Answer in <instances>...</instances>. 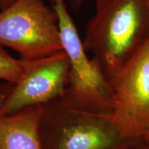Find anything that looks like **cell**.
Instances as JSON below:
<instances>
[{"label":"cell","mask_w":149,"mask_h":149,"mask_svg":"<svg viewBox=\"0 0 149 149\" xmlns=\"http://www.w3.org/2000/svg\"><path fill=\"white\" fill-rule=\"evenodd\" d=\"M83 44L107 79L149 35L148 0H95Z\"/></svg>","instance_id":"6da1fadb"},{"label":"cell","mask_w":149,"mask_h":149,"mask_svg":"<svg viewBox=\"0 0 149 149\" xmlns=\"http://www.w3.org/2000/svg\"><path fill=\"white\" fill-rule=\"evenodd\" d=\"M39 135L42 149H118L136 144L124 138L107 115L81 111L61 97L43 105Z\"/></svg>","instance_id":"7a4b0ae2"},{"label":"cell","mask_w":149,"mask_h":149,"mask_svg":"<svg viewBox=\"0 0 149 149\" xmlns=\"http://www.w3.org/2000/svg\"><path fill=\"white\" fill-rule=\"evenodd\" d=\"M108 81V118L124 138L143 141L149 130V35Z\"/></svg>","instance_id":"3957f363"},{"label":"cell","mask_w":149,"mask_h":149,"mask_svg":"<svg viewBox=\"0 0 149 149\" xmlns=\"http://www.w3.org/2000/svg\"><path fill=\"white\" fill-rule=\"evenodd\" d=\"M52 1L58 17L63 50L69 63L68 86L61 98L81 111L107 115L111 95L108 79L98 63L87 55L65 0Z\"/></svg>","instance_id":"277c9868"},{"label":"cell","mask_w":149,"mask_h":149,"mask_svg":"<svg viewBox=\"0 0 149 149\" xmlns=\"http://www.w3.org/2000/svg\"><path fill=\"white\" fill-rule=\"evenodd\" d=\"M0 45L35 60L63 51L58 17L42 0H16L0 12Z\"/></svg>","instance_id":"5b68a950"},{"label":"cell","mask_w":149,"mask_h":149,"mask_svg":"<svg viewBox=\"0 0 149 149\" xmlns=\"http://www.w3.org/2000/svg\"><path fill=\"white\" fill-rule=\"evenodd\" d=\"M69 63L61 51L31 60L23 76L13 85L0 108V115L12 114L34 106H43L64 96L68 83Z\"/></svg>","instance_id":"8992f818"},{"label":"cell","mask_w":149,"mask_h":149,"mask_svg":"<svg viewBox=\"0 0 149 149\" xmlns=\"http://www.w3.org/2000/svg\"><path fill=\"white\" fill-rule=\"evenodd\" d=\"M43 106L0 115V149H42L39 124Z\"/></svg>","instance_id":"52a82bcc"},{"label":"cell","mask_w":149,"mask_h":149,"mask_svg":"<svg viewBox=\"0 0 149 149\" xmlns=\"http://www.w3.org/2000/svg\"><path fill=\"white\" fill-rule=\"evenodd\" d=\"M31 61L15 58L0 45V79L12 84L17 83Z\"/></svg>","instance_id":"ba28073f"},{"label":"cell","mask_w":149,"mask_h":149,"mask_svg":"<svg viewBox=\"0 0 149 149\" xmlns=\"http://www.w3.org/2000/svg\"><path fill=\"white\" fill-rule=\"evenodd\" d=\"M13 85V84H12L7 82L0 85V108L1 107L5 100H6L7 97L8 96Z\"/></svg>","instance_id":"9c48e42d"},{"label":"cell","mask_w":149,"mask_h":149,"mask_svg":"<svg viewBox=\"0 0 149 149\" xmlns=\"http://www.w3.org/2000/svg\"><path fill=\"white\" fill-rule=\"evenodd\" d=\"M138 143H136V144H133L128 145L122 148H118V149H149V144H146L144 146H141V145H137Z\"/></svg>","instance_id":"30bf717a"},{"label":"cell","mask_w":149,"mask_h":149,"mask_svg":"<svg viewBox=\"0 0 149 149\" xmlns=\"http://www.w3.org/2000/svg\"><path fill=\"white\" fill-rule=\"evenodd\" d=\"M15 1L16 0H0V9H5Z\"/></svg>","instance_id":"8fae6325"},{"label":"cell","mask_w":149,"mask_h":149,"mask_svg":"<svg viewBox=\"0 0 149 149\" xmlns=\"http://www.w3.org/2000/svg\"><path fill=\"white\" fill-rule=\"evenodd\" d=\"M143 141H144L145 143H146V144H149V130H148V131L146 133V135H145Z\"/></svg>","instance_id":"7c38bea8"},{"label":"cell","mask_w":149,"mask_h":149,"mask_svg":"<svg viewBox=\"0 0 149 149\" xmlns=\"http://www.w3.org/2000/svg\"><path fill=\"white\" fill-rule=\"evenodd\" d=\"M148 3H149V0H148Z\"/></svg>","instance_id":"4fadbf2b"}]
</instances>
